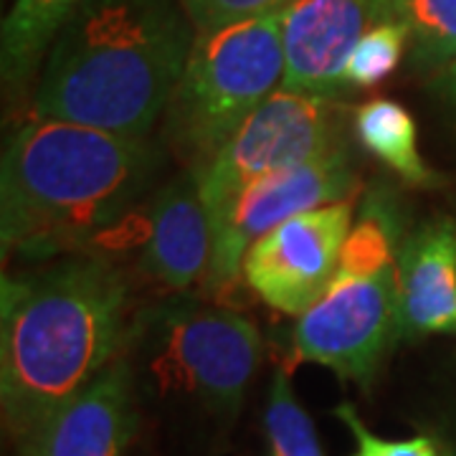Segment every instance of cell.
I'll return each mask as SVG.
<instances>
[{"instance_id": "cell-21", "label": "cell", "mask_w": 456, "mask_h": 456, "mask_svg": "<svg viewBox=\"0 0 456 456\" xmlns=\"http://www.w3.org/2000/svg\"><path fill=\"white\" fill-rule=\"evenodd\" d=\"M436 89H439L441 97L456 107V59L446 66L444 71H439V77H436Z\"/></svg>"}, {"instance_id": "cell-6", "label": "cell", "mask_w": 456, "mask_h": 456, "mask_svg": "<svg viewBox=\"0 0 456 456\" xmlns=\"http://www.w3.org/2000/svg\"><path fill=\"white\" fill-rule=\"evenodd\" d=\"M340 145L338 114L330 99L277 89L211 163L196 170L211 226L248 185L317 160Z\"/></svg>"}, {"instance_id": "cell-7", "label": "cell", "mask_w": 456, "mask_h": 456, "mask_svg": "<svg viewBox=\"0 0 456 456\" xmlns=\"http://www.w3.org/2000/svg\"><path fill=\"white\" fill-rule=\"evenodd\" d=\"M398 330V264L383 272L338 266L325 297L294 330V355L368 386Z\"/></svg>"}, {"instance_id": "cell-12", "label": "cell", "mask_w": 456, "mask_h": 456, "mask_svg": "<svg viewBox=\"0 0 456 456\" xmlns=\"http://www.w3.org/2000/svg\"><path fill=\"white\" fill-rule=\"evenodd\" d=\"M211 248V216L200 196L198 173L188 170L150 203L142 266L163 287L183 292L206 277Z\"/></svg>"}, {"instance_id": "cell-4", "label": "cell", "mask_w": 456, "mask_h": 456, "mask_svg": "<svg viewBox=\"0 0 456 456\" xmlns=\"http://www.w3.org/2000/svg\"><path fill=\"white\" fill-rule=\"evenodd\" d=\"M284 82L281 20L254 18L196 33L191 59L163 119L165 142L200 170Z\"/></svg>"}, {"instance_id": "cell-8", "label": "cell", "mask_w": 456, "mask_h": 456, "mask_svg": "<svg viewBox=\"0 0 456 456\" xmlns=\"http://www.w3.org/2000/svg\"><path fill=\"white\" fill-rule=\"evenodd\" d=\"M355 188L358 175L345 145L248 185L213 224L211 261L203 277L206 289L226 292L241 274L246 251L261 236L299 213L350 200Z\"/></svg>"}, {"instance_id": "cell-10", "label": "cell", "mask_w": 456, "mask_h": 456, "mask_svg": "<svg viewBox=\"0 0 456 456\" xmlns=\"http://www.w3.org/2000/svg\"><path fill=\"white\" fill-rule=\"evenodd\" d=\"M395 18L391 0H292L281 13V89L335 97L347 86V61L375 23Z\"/></svg>"}, {"instance_id": "cell-9", "label": "cell", "mask_w": 456, "mask_h": 456, "mask_svg": "<svg viewBox=\"0 0 456 456\" xmlns=\"http://www.w3.org/2000/svg\"><path fill=\"white\" fill-rule=\"evenodd\" d=\"M353 221V203L299 213L246 251L241 274L269 307L302 317L330 289Z\"/></svg>"}, {"instance_id": "cell-13", "label": "cell", "mask_w": 456, "mask_h": 456, "mask_svg": "<svg viewBox=\"0 0 456 456\" xmlns=\"http://www.w3.org/2000/svg\"><path fill=\"white\" fill-rule=\"evenodd\" d=\"M398 332H456V228L431 224L398 256Z\"/></svg>"}, {"instance_id": "cell-1", "label": "cell", "mask_w": 456, "mask_h": 456, "mask_svg": "<svg viewBox=\"0 0 456 456\" xmlns=\"http://www.w3.org/2000/svg\"><path fill=\"white\" fill-rule=\"evenodd\" d=\"M127 305L122 272L92 254L3 279L0 395L16 439H28L112 365L127 338Z\"/></svg>"}, {"instance_id": "cell-18", "label": "cell", "mask_w": 456, "mask_h": 456, "mask_svg": "<svg viewBox=\"0 0 456 456\" xmlns=\"http://www.w3.org/2000/svg\"><path fill=\"white\" fill-rule=\"evenodd\" d=\"M408 44V28L398 18L375 23L365 33L347 61V86L368 89L386 82L398 69Z\"/></svg>"}, {"instance_id": "cell-14", "label": "cell", "mask_w": 456, "mask_h": 456, "mask_svg": "<svg viewBox=\"0 0 456 456\" xmlns=\"http://www.w3.org/2000/svg\"><path fill=\"white\" fill-rule=\"evenodd\" d=\"M84 0H16L3 20L0 69L8 92H20L41 74L51 44Z\"/></svg>"}, {"instance_id": "cell-20", "label": "cell", "mask_w": 456, "mask_h": 456, "mask_svg": "<svg viewBox=\"0 0 456 456\" xmlns=\"http://www.w3.org/2000/svg\"><path fill=\"white\" fill-rule=\"evenodd\" d=\"M335 416L350 428L355 439L353 456H446L444 449L428 436H411V439H383L362 424L355 406L342 403L335 408Z\"/></svg>"}, {"instance_id": "cell-5", "label": "cell", "mask_w": 456, "mask_h": 456, "mask_svg": "<svg viewBox=\"0 0 456 456\" xmlns=\"http://www.w3.org/2000/svg\"><path fill=\"white\" fill-rule=\"evenodd\" d=\"M147 370L163 393L233 419L261 358L259 330L221 307H170L152 317Z\"/></svg>"}, {"instance_id": "cell-11", "label": "cell", "mask_w": 456, "mask_h": 456, "mask_svg": "<svg viewBox=\"0 0 456 456\" xmlns=\"http://www.w3.org/2000/svg\"><path fill=\"white\" fill-rule=\"evenodd\" d=\"M132 434V370L127 360H114L20 444L26 456H122Z\"/></svg>"}, {"instance_id": "cell-3", "label": "cell", "mask_w": 456, "mask_h": 456, "mask_svg": "<svg viewBox=\"0 0 456 456\" xmlns=\"http://www.w3.org/2000/svg\"><path fill=\"white\" fill-rule=\"evenodd\" d=\"M145 140L31 117L3 155V251L49 259L94 246L145 193L155 170Z\"/></svg>"}, {"instance_id": "cell-15", "label": "cell", "mask_w": 456, "mask_h": 456, "mask_svg": "<svg viewBox=\"0 0 456 456\" xmlns=\"http://www.w3.org/2000/svg\"><path fill=\"white\" fill-rule=\"evenodd\" d=\"M358 142L411 185H431L434 175L419 152V130L403 104L378 97L360 104L353 117Z\"/></svg>"}, {"instance_id": "cell-16", "label": "cell", "mask_w": 456, "mask_h": 456, "mask_svg": "<svg viewBox=\"0 0 456 456\" xmlns=\"http://www.w3.org/2000/svg\"><path fill=\"white\" fill-rule=\"evenodd\" d=\"M408 28L411 61L424 71H444L456 59V0H391Z\"/></svg>"}, {"instance_id": "cell-2", "label": "cell", "mask_w": 456, "mask_h": 456, "mask_svg": "<svg viewBox=\"0 0 456 456\" xmlns=\"http://www.w3.org/2000/svg\"><path fill=\"white\" fill-rule=\"evenodd\" d=\"M193 44L180 0H84L46 53L31 117L145 140Z\"/></svg>"}, {"instance_id": "cell-19", "label": "cell", "mask_w": 456, "mask_h": 456, "mask_svg": "<svg viewBox=\"0 0 456 456\" xmlns=\"http://www.w3.org/2000/svg\"><path fill=\"white\" fill-rule=\"evenodd\" d=\"M196 33H211L233 23L281 13L292 0H180Z\"/></svg>"}, {"instance_id": "cell-17", "label": "cell", "mask_w": 456, "mask_h": 456, "mask_svg": "<svg viewBox=\"0 0 456 456\" xmlns=\"http://www.w3.org/2000/svg\"><path fill=\"white\" fill-rule=\"evenodd\" d=\"M264 428L272 456H325L312 419L294 398L287 370L274 373L264 411Z\"/></svg>"}]
</instances>
